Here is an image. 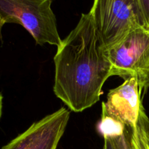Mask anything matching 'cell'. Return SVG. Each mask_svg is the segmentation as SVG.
I'll return each instance as SVG.
<instances>
[{"label":"cell","instance_id":"5b68a950","mask_svg":"<svg viewBox=\"0 0 149 149\" xmlns=\"http://www.w3.org/2000/svg\"><path fill=\"white\" fill-rule=\"evenodd\" d=\"M69 118L68 109L61 108L32 124L1 149H57Z\"/></svg>","mask_w":149,"mask_h":149},{"label":"cell","instance_id":"3957f363","mask_svg":"<svg viewBox=\"0 0 149 149\" xmlns=\"http://www.w3.org/2000/svg\"><path fill=\"white\" fill-rule=\"evenodd\" d=\"M112 76L124 80L135 78L141 92L149 88V31L143 27L130 31L107 49Z\"/></svg>","mask_w":149,"mask_h":149},{"label":"cell","instance_id":"277c9868","mask_svg":"<svg viewBox=\"0 0 149 149\" xmlns=\"http://www.w3.org/2000/svg\"><path fill=\"white\" fill-rule=\"evenodd\" d=\"M89 13L107 49L133 29H145L138 0H94Z\"/></svg>","mask_w":149,"mask_h":149},{"label":"cell","instance_id":"7c38bea8","mask_svg":"<svg viewBox=\"0 0 149 149\" xmlns=\"http://www.w3.org/2000/svg\"><path fill=\"white\" fill-rule=\"evenodd\" d=\"M2 108H3V96L0 93V119L2 115Z\"/></svg>","mask_w":149,"mask_h":149},{"label":"cell","instance_id":"8fae6325","mask_svg":"<svg viewBox=\"0 0 149 149\" xmlns=\"http://www.w3.org/2000/svg\"><path fill=\"white\" fill-rule=\"evenodd\" d=\"M104 138V145H103V149H115L111 141L109 138Z\"/></svg>","mask_w":149,"mask_h":149},{"label":"cell","instance_id":"ba28073f","mask_svg":"<svg viewBox=\"0 0 149 149\" xmlns=\"http://www.w3.org/2000/svg\"><path fill=\"white\" fill-rule=\"evenodd\" d=\"M126 125L118 119L102 111L101 118L97 125V130L103 138H114L122 135Z\"/></svg>","mask_w":149,"mask_h":149},{"label":"cell","instance_id":"30bf717a","mask_svg":"<svg viewBox=\"0 0 149 149\" xmlns=\"http://www.w3.org/2000/svg\"><path fill=\"white\" fill-rule=\"evenodd\" d=\"M142 126L143 131L144 139H145L147 149H149V119L147 114L143 119Z\"/></svg>","mask_w":149,"mask_h":149},{"label":"cell","instance_id":"8992f818","mask_svg":"<svg viewBox=\"0 0 149 149\" xmlns=\"http://www.w3.org/2000/svg\"><path fill=\"white\" fill-rule=\"evenodd\" d=\"M141 95L137 80L128 79L119 87L109 90L107 100L102 103V111L126 126L135 127L141 113L145 111Z\"/></svg>","mask_w":149,"mask_h":149},{"label":"cell","instance_id":"9c48e42d","mask_svg":"<svg viewBox=\"0 0 149 149\" xmlns=\"http://www.w3.org/2000/svg\"><path fill=\"white\" fill-rule=\"evenodd\" d=\"M138 1L143 19L145 29L149 31V0H138Z\"/></svg>","mask_w":149,"mask_h":149},{"label":"cell","instance_id":"7a4b0ae2","mask_svg":"<svg viewBox=\"0 0 149 149\" xmlns=\"http://www.w3.org/2000/svg\"><path fill=\"white\" fill-rule=\"evenodd\" d=\"M54 0H0V29L6 23L23 26L37 45L62 43L52 9Z\"/></svg>","mask_w":149,"mask_h":149},{"label":"cell","instance_id":"6da1fadb","mask_svg":"<svg viewBox=\"0 0 149 149\" xmlns=\"http://www.w3.org/2000/svg\"><path fill=\"white\" fill-rule=\"evenodd\" d=\"M54 63V93L70 110L81 112L99 101L111 64L90 13L62 41Z\"/></svg>","mask_w":149,"mask_h":149},{"label":"cell","instance_id":"52a82bcc","mask_svg":"<svg viewBox=\"0 0 149 149\" xmlns=\"http://www.w3.org/2000/svg\"><path fill=\"white\" fill-rule=\"evenodd\" d=\"M146 115V111L141 113L135 127L126 126L122 135L114 138H109L115 149H147L142 126L143 119Z\"/></svg>","mask_w":149,"mask_h":149}]
</instances>
